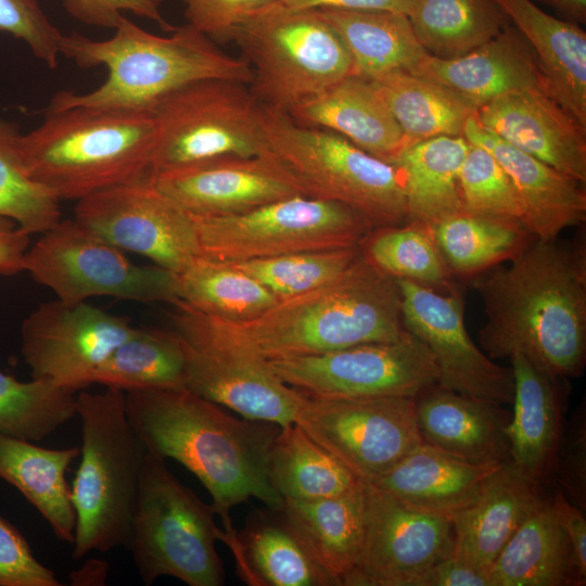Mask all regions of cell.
Masks as SVG:
<instances>
[{
  "label": "cell",
  "instance_id": "1",
  "mask_svg": "<svg viewBox=\"0 0 586 586\" xmlns=\"http://www.w3.org/2000/svg\"><path fill=\"white\" fill-rule=\"evenodd\" d=\"M486 322L479 332L491 359L522 355L555 377L586 365V247L534 239L487 276L475 279Z\"/></svg>",
  "mask_w": 586,
  "mask_h": 586
},
{
  "label": "cell",
  "instance_id": "2",
  "mask_svg": "<svg viewBox=\"0 0 586 586\" xmlns=\"http://www.w3.org/2000/svg\"><path fill=\"white\" fill-rule=\"evenodd\" d=\"M125 407L146 451L180 462L208 491L224 535L234 533L230 510L252 497L281 508L283 499L269 474L280 426L234 418L186 387L128 391Z\"/></svg>",
  "mask_w": 586,
  "mask_h": 586
},
{
  "label": "cell",
  "instance_id": "3",
  "mask_svg": "<svg viewBox=\"0 0 586 586\" xmlns=\"http://www.w3.org/2000/svg\"><path fill=\"white\" fill-rule=\"evenodd\" d=\"M155 140V117L144 111L47 109L42 123L27 133L0 119V146L60 202L149 179Z\"/></svg>",
  "mask_w": 586,
  "mask_h": 586
},
{
  "label": "cell",
  "instance_id": "4",
  "mask_svg": "<svg viewBox=\"0 0 586 586\" xmlns=\"http://www.w3.org/2000/svg\"><path fill=\"white\" fill-rule=\"evenodd\" d=\"M114 30L105 40L76 31L63 34L61 55L81 68L104 66L107 77L86 93L56 92L48 110L88 105L152 112L165 97L198 80L252 81L244 58L224 52L188 23L174 27L168 36H158L123 15Z\"/></svg>",
  "mask_w": 586,
  "mask_h": 586
},
{
  "label": "cell",
  "instance_id": "5",
  "mask_svg": "<svg viewBox=\"0 0 586 586\" xmlns=\"http://www.w3.org/2000/svg\"><path fill=\"white\" fill-rule=\"evenodd\" d=\"M235 324L266 360L328 353L406 336L398 283L362 255L340 277L281 300L254 320Z\"/></svg>",
  "mask_w": 586,
  "mask_h": 586
},
{
  "label": "cell",
  "instance_id": "6",
  "mask_svg": "<svg viewBox=\"0 0 586 586\" xmlns=\"http://www.w3.org/2000/svg\"><path fill=\"white\" fill-rule=\"evenodd\" d=\"M81 459L71 487L76 513L72 557L127 547L146 457L125 407V392L80 391L76 395Z\"/></svg>",
  "mask_w": 586,
  "mask_h": 586
},
{
  "label": "cell",
  "instance_id": "7",
  "mask_svg": "<svg viewBox=\"0 0 586 586\" xmlns=\"http://www.w3.org/2000/svg\"><path fill=\"white\" fill-rule=\"evenodd\" d=\"M262 125L270 152L307 196L343 204L373 228L407 221L403 179L394 164L263 104Z\"/></svg>",
  "mask_w": 586,
  "mask_h": 586
},
{
  "label": "cell",
  "instance_id": "8",
  "mask_svg": "<svg viewBox=\"0 0 586 586\" xmlns=\"http://www.w3.org/2000/svg\"><path fill=\"white\" fill-rule=\"evenodd\" d=\"M212 505L203 502L167 468L146 454L127 548L144 585L171 576L189 586L225 584L216 540L224 532Z\"/></svg>",
  "mask_w": 586,
  "mask_h": 586
},
{
  "label": "cell",
  "instance_id": "9",
  "mask_svg": "<svg viewBox=\"0 0 586 586\" xmlns=\"http://www.w3.org/2000/svg\"><path fill=\"white\" fill-rule=\"evenodd\" d=\"M229 40L251 66L255 98L284 113L355 74L345 46L316 10L267 4L240 22Z\"/></svg>",
  "mask_w": 586,
  "mask_h": 586
},
{
  "label": "cell",
  "instance_id": "10",
  "mask_svg": "<svg viewBox=\"0 0 586 586\" xmlns=\"http://www.w3.org/2000/svg\"><path fill=\"white\" fill-rule=\"evenodd\" d=\"M173 305L174 331L189 346L186 388L244 419L280 428L296 422L308 398L281 381L233 323L183 302Z\"/></svg>",
  "mask_w": 586,
  "mask_h": 586
},
{
  "label": "cell",
  "instance_id": "11",
  "mask_svg": "<svg viewBox=\"0 0 586 586\" xmlns=\"http://www.w3.org/2000/svg\"><path fill=\"white\" fill-rule=\"evenodd\" d=\"M152 113L156 140L150 176L219 157L271 153L262 104L246 84L198 80L165 97Z\"/></svg>",
  "mask_w": 586,
  "mask_h": 586
},
{
  "label": "cell",
  "instance_id": "12",
  "mask_svg": "<svg viewBox=\"0 0 586 586\" xmlns=\"http://www.w3.org/2000/svg\"><path fill=\"white\" fill-rule=\"evenodd\" d=\"M192 217L201 256L220 262L358 245L373 228L343 204L307 195L241 214Z\"/></svg>",
  "mask_w": 586,
  "mask_h": 586
},
{
  "label": "cell",
  "instance_id": "13",
  "mask_svg": "<svg viewBox=\"0 0 586 586\" xmlns=\"http://www.w3.org/2000/svg\"><path fill=\"white\" fill-rule=\"evenodd\" d=\"M25 271L66 303L93 296L140 303L178 301L174 272L133 264L124 251L74 218L60 220L28 247Z\"/></svg>",
  "mask_w": 586,
  "mask_h": 586
},
{
  "label": "cell",
  "instance_id": "14",
  "mask_svg": "<svg viewBox=\"0 0 586 586\" xmlns=\"http://www.w3.org/2000/svg\"><path fill=\"white\" fill-rule=\"evenodd\" d=\"M267 362L281 381L310 399L415 397L438 379L430 351L411 333L397 341Z\"/></svg>",
  "mask_w": 586,
  "mask_h": 586
},
{
  "label": "cell",
  "instance_id": "15",
  "mask_svg": "<svg viewBox=\"0 0 586 586\" xmlns=\"http://www.w3.org/2000/svg\"><path fill=\"white\" fill-rule=\"evenodd\" d=\"M295 423L366 484L423 443L415 397L308 398Z\"/></svg>",
  "mask_w": 586,
  "mask_h": 586
},
{
  "label": "cell",
  "instance_id": "16",
  "mask_svg": "<svg viewBox=\"0 0 586 586\" xmlns=\"http://www.w3.org/2000/svg\"><path fill=\"white\" fill-rule=\"evenodd\" d=\"M74 219L122 251L143 255L174 273L201 256L192 215L148 179L77 201Z\"/></svg>",
  "mask_w": 586,
  "mask_h": 586
},
{
  "label": "cell",
  "instance_id": "17",
  "mask_svg": "<svg viewBox=\"0 0 586 586\" xmlns=\"http://www.w3.org/2000/svg\"><path fill=\"white\" fill-rule=\"evenodd\" d=\"M135 330L126 317L86 302L38 305L23 321L21 353L33 379L78 392Z\"/></svg>",
  "mask_w": 586,
  "mask_h": 586
},
{
  "label": "cell",
  "instance_id": "18",
  "mask_svg": "<svg viewBox=\"0 0 586 586\" xmlns=\"http://www.w3.org/2000/svg\"><path fill=\"white\" fill-rule=\"evenodd\" d=\"M454 540L449 518L367 484L364 545L344 586H421L429 570L453 553Z\"/></svg>",
  "mask_w": 586,
  "mask_h": 586
},
{
  "label": "cell",
  "instance_id": "19",
  "mask_svg": "<svg viewBox=\"0 0 586 586\" xmlns=\"http://www.w3.org/2000/svg\"><path fill=\"white\" fill-rule=\"evenodd\" d=\"M396 281L404 326L430 351L438 371L437 383L467 396L511 404L512 370L494 362L472 341L466 329L460 293Z\"/></svg>",
  "mask_w": 586,
  "mask_h": 586
},
{
  "label": "cell",
  "instance_id": "20",
  "mask_svg": "<svg viewBox=\"0 0 586 586\" xmlns=\"http://www.w3.org/2000/svg\"><path fill=\"white\" fill-rule=\"evenodd\" d=\"M148 180L196 216L241 214L282 199L306 195L272 153L214 158L158 171Z\"/></svg>",
  "mask_w": 586,
  "mask_h": 586
},
{
  "label": "cell",
  "instance_id": "21",
  "mask_svg": "<svg viewBox=\"0 0 586 586\" xmlns=\"http://www.w3.org/2000/svg\"><path fill=\"white\" fill-rule=\"evenodd\" d=\"M487 131L540 160L575 181L586 182V128L546 89L500 94L477 109Z\"/></svg>",
  "mask_w": 586,
  "mask_h": 586
},
{
  "label": "cell",
  "instance_id": "22",
  "mask_svg": "<svg viewBox=\"0 0 586 586\" xmlns=\"http://www.w3.org/2000/svg\"><path fill=\"white\" fill-rule=\"evenodd\" d=\"M415 411L423 443L476 464L510 462L511 412L502 404L435 383L415 396Z\"/></svg>",
  "mask_w": 586,
  "mask_h": 586
},
{
  "label": "cell",
  "instance_id": "23",
  "mask_svg": "<svg viewBox=\"0 0 586 586\" xmlns=\"http://www.w3.org/2000/svg\"><path fill=\"white\" fill-rule=\"evenodd\" d=\"M462 136L500 163L517 192L521 222L536 239H557L585 221L586 193L579 182L487 131L476 115L468 119Z\"/></svg>",
  "mask_w": 586,
  "mask_h": 586
},
{
  "label": "cell",
  "instance_id": "24",
  "mask_svg": "<svg viewBox=\"0 0 586 586\" xmlns=\"http://www.w3.org/2000/svg\"><path fill=\"white\" fill-rule=\"evenodd\" d=\"M513 374V411L507 428L510 463L539 485L552 480L564 428L566 379L536 367L522 355L509 358Z\"/></svg>",
  "mask_w": 586,
  "mask_h": 586
},
{
  "label": "cell",
  "instance_id": "25",
  "mask_svg": "<svg viewBox=\"0 0 586 586\" xmlns=\"http://www.w3.org/2000/svg\"><path fill=\"white\" fill-rule=\"evenodd\" d=\"M545 498L542 485L510 462L501 464L487 477L477 497L451 518V556L488 574L508 540Z\"/></svg>",
  "mask_w": 586,
  "mask_h": 586
},
{
  "label": "cell",
  "instance_id": "26",
  "mask_svg": "<svg viewBox=\"0 0 586 586\" xmlns=\"http://www.w3.org/2000/svg\"><path fill=\"white\" fill-rule=\"evenodd\" d=\"M410 73L450 88L477 109L514 90L542 88L548 91L533 51L511 24L461 56L438 59L426 54Z\"/></svg>",
  "mask_w": 586,
  "mask_h": 586
},
{
  "label": "cell",
  "instance_id": "27",
  "mask_svg": "<svg viewBox=\"0 0 586 586\" xmlns=\"http://www.w3.org/2000/svg\"><path fill=\"white\" fill-rule=\"evenodd\" d=\"M297 123L337 133L388 163L408 146L375 84L352 74L292 107Z\"/></svg>",
  "mask_w": 586,
  "mask_h": 586
},
{
  "label": "cell",
  "instance_id": "28",
  "mask_svg": "<svg viewBox=\"0 0 586 586\" xmlns=\"http://www.w3.org/2000/svg\"><path fill=\"white\" fill-rule=\"evenodd\" d=\"M221 540L251 586H335L281 508L253 511L241 531Z\"/></svg>",
  "mask_w": 586,
  "mask_h": 586
},
{
  "label": "cell",
  "instance_id": "29",
  "mask_svg": "<svg viewBox=\"0 0 586 586\" xmlns=\"http://www.w3.org/2000/svg\"><path fill=\"white\" fill-rule=\"evenodd\" d=\"M533 51L549 94L586 128V33L533 0H496Z\"/></svg>",
  "mask_w": 586,
  "mask_h": 586
},
{
  "label": "cell",
  "instance_id": "30",
  "mask_svg": "<svg viewBox=\"0 0 586 586\" xmlns=\"http://www.w3.org/2000/svg\"><path fill=\"white\" fill-rule=\"evenodd\" d=\"M501 464H476L422 443L373 485L416 509L451 518Z\"/></svg>",
  "mask_w": 586,
  "mask_h": 586
},
{
  "label": "cell",
  "instance_id": "31",
  "mask_svg": "<svg viewBox=\"0 0 586 586\" xmlns=\"http://www.w3.org/2000/svg\"><path fill=\"white\" fill-rule=\"evenodd\" d=\"M489 586H582L573 547L550 497L523 521L488 571Z\"/></svg>",
  "mask_w": 586,
  "mask_h": 586
},
{
  "label": "cell",
  "instance_id": "32",
  "mask_svg": "<svg viewBox=\"0 0 586 586\" xmlns=\"http://www.w3.org/2000/svg\"><path fill=\"white\" fill-rule=\"evenodd\" d=\"M281 509L335 586H344L364 545L367 484L330 498L283 500Z\"/></svg>",
  "mask_w": 586,
  "mask_h": 586
},
{
  "label": "cell",
  "instance_id": "33",
  "mask_svg": "<svg viewBox=\"0 0 586 586\" xmlns=\"http://www.w3.org/2000/svg\"><path fill=\"white\" fill-rule=\"evenodd\" d=\"M78 447L50 449L0 433V477L39 511L60 540L74 542L76 513L66 482Z\"/></svg>",
  "mask_w": 586,
  "mask_h": 586
},
{
  "label": "cell",
  "instance_id": "34",
  "mask_svg": "<svg viewBox=\"0 0 586 586\" xmlns=\"http://www.w3.org/2000/svg\"><path fill=\"white\" fill-rule=\"evenodd\" d=\"M345 46L354 72L377 79L412 72L428 54L407 14L393 11L316 9Z\"/></svg>",
  "mask_w": 586,
  "mask_h": 586
},
{
  "label": "cell",
  "instance_id": "35",
  "mask_svg": "<svg viewBox=\"0 0 586 586\" xmlns=\"http://www.w3.org/2000/svg\"><path fill=\"white\" fill-rule=\"evenodd\" d=\"M469 142L441 136L405 148L392 164L400 171L407 221L428 226L462 211L459 175Z\"/></svg>",
  "mask_w": 586,
  "mask_h": 586
},
{
  "label": "cell",
  "instance_id": "36",
  "mask_svg": "<svg viewBox=\"0 0 586 586\" xmlns=\"http://www.w3.org/2000/svg\"><path fill=\"white\" fill-rule=\"evenodd\" d=\"M371 80V79H370ZM408 145L441 136H462L477 106L450 88L400 71L372 80Z\"/></svg>",
  "mask_w": 586,
  "mask_h": 586
},
{
  "label": "cell",
  "instance_id": "37",
  "mask_svg": "<svg viewBox=\"0 0 586 586\" xmlns=\"http://www.w3.org/2000/svg\"><path fill=\"white\" fill-rule=\"evenodd\" d=\"M189 346L174 330L135 328L95 369L91 384L124 392L186 387Z\"/></svg>",
  "mask_w": 586,
  "mask_h": 586
},
{
  "label": "cell",
  "instance_id": "38",
  "mask_svg": "<svg viewBox=\"0 0 586 586\" xmlns=\"http://www.w3.org/2000/svg\"><path fill=\"white\" fill-rule=\"evenodd\" d=\"M429 227L453 277H477L536 239L519 220L463 209Z\"/></svg>",
  "mask_w": 586,
  "mask_h": 586
},
{
  "label": "cell",
  "instance_id": "39",
  "mask_svg": "<svg viewBox=\"0 0 586 586\" xmlns=\"http://www.w3.org/2000/svg\"><path fill=\"white\" fill-rule=\"evenodd\" d=\"M269 474L283 500L341 496L364 484L297 423L280 428L269 455Z\"/></svg>",
  "mask_w": 586,
  "mask_h": 586
},
{
  "label": "cell",
  "instance_id": "40",
  "mask_svg": "<svg viewBox=\"0 0 586 586\" xmlns=\"http://www.w3.org/2000/svg\"><path fill=\"white\" fill-rule=\"evenodd\" d=\"M177 302L230 323L254 320L279 300L231 263L195 257L175 273Z\"/></svg>",
  "mask_w": 586,
  "mask_h": 586
},
{
  "label": "cell",
  "instance_id": "41",
  "mask_svg": "<svg viewBox=\"0 0 586 586\" xmlns=\"http://www.w3.org/2000/svg\"><path fill=\"white\" fill-rule=\"evenodd\" d=\"M407 16L422 48L438 59L461 56L510 24L496 0H415Z\"/></svg>",
  "mask_w": 586,
  "mask_h": 586
},
{
  "label": "cell",
  "instance_id": "42",
  "mask_svg": "<svg viewBox=\"0 0 586 586\" xmlns=\"http://www.w3.org/2000/svg\"><path fill=\"white\" fill-rule=\"evenodd\" d=\"M364 258L395 280L440 292L457 290L428 225L406 221L372 228L359 242Z\"/></svg>",
  "mask_w": 586,
  "mask_h": 586
},
{
  "label": "cell",
  "instance_id": "43",
  "mask_svg": "<svg viewBox=\"0 0 586 586\" xmlns=\"http://www.w3.org/2000/svg\"><path fill=\"white\" fill-rule=\"evenodd\" d=\"M74 417L76 392L47 380L21 382L0 371V433L38 442Z\"/></svg>",
  "mask_w": 586,
  "mask_h": 586
},
{
  "label": "cell",
  "instance_id": "44",
  "mask_svg": "<svg viewBox=\"0 0 586 586\" xmlns=\"http://www.w3.org/2000/svg\"><path fill=\"white\" fill-rule=\"evenodd\" d=\"M360 255L358 244L228 263L255 278L281 301L331 282L345 272Z\"/></svg>",
  "mask_w": 586,
  "mask_h": 586
},
{
  "label": "cell",
  "instance_id": "45",
  "mask_svg": "<svg viewBox=\"0 0 586 586\" xmlns=\"http://www.w3.org/2000/svg\"><path fill=\"white\" fill-rule=\"evenodd\" d=\"M468 142L459 175L463 211L521 221V206L506 170L487 149Z\"/></svg>",
  "mask_w": 586,
  "mask_h": 586
},
{
  "label": "cell",
  "instance_id": "46",
  "mask_svg": "<svg viewBox=\"0 0 586 586\" xmlns=\"http://www.w3.org/2000/svg\"><path fill=\"white\" fill-rule=\"evenodd\" d=\"M0 217L29 234L42 233L61 220L60 201L30 180L0 146Z\"/></svg>",
  "mask_w": 586,
  "mask_h": 586
},
{
  "label": "cell",
  "instance_id": "47",
  "mask_svg": "<svg viewBox=\"0 0 586 586\" xmlns=\"http://www.w3.org/2000/svg\"><path fill=\"white\" fill-rule=\"evenodd\" d=\"M0 30L24 41L47 67H58L63 33L48 17L39 0H0Z\"/></svg>",
  "mask_w": 586,
  "mask_h": 586
},
{
  "label": "cell",
  "instance_id": "48",
  "mask_svg": "<svg viewBox=\"0 0 586 586\" xmlns=\"http://www.w3.org/2000/svg\"><path fill=\"white\" fill-rule=\"evenodd\" d=\"M552 480L573 505L586 511V408L584 402L564 423Z\"/></svg>",
  "mask_w": 586,
  "mask_h": 586
},
{
  "label": "cell",
  "instance_id": "49",
  "mask_svg": "<svg viewBox=\"0 0 586 586\" xmlns=\"http://www.w3.org/2000/svg\"><path fill=\"white\" fill-rule=\"evenodd\" d=\"M55 573L34 556L20 531L0 517V586H60Z\"/></svg>",
  "mask_w": 586,
  "mask_h": 586
},
{
  "label": "cell",
  "instance_id": "50",
  "mask_svg": "<svg viewBox=\"0 0 586 586\" xmlns=\"http://www.w3.org/2000/svg\"><path fill=\"white\" fill-rule=\"evenodd\" d=\"M278 0H181L187 23L217 41L229 40L232 29L251 13Z\"/></svg>",
  "mask_w": 586,
  "mask_h": 586
},
{
  "label": "cell",
  "instance_id": "51",
  "mask_svg": "<svg viewBox=\"0 0 586 586\" xmlns=\"http://www.w3.org/2000/svg\"><path fill=\"white\" fill-rule=\"evenodd\" d=\"M165 0H62L65 11L78 22L97 27L114 29L124 12L155 22L165 31L170 25L162 15Z\"/></svg>",
  "mask_w": 586,
  "mask_h": 586
},
{
  "label": "cell",
  "instance_id": "52",
  "mask_svg": "<svg viewBox=\"0 0 586 586\" xmlns=\"http://www.w3.org/2000/svg\"><path fill=\"white\" fill-rule=\"evenodd\" d=\"M556 518L564 530L583 574L586 575V519L585 512L573 505L560 489L550 496Z\"/></svg>",
  "mask_w": 586,
  "mask_h": 586
},
{
  "label": "cell",
  "instance_id": "53",
  "mask_svg": "<svg viewBox=\"0 0 586 586\" xmlns=\"http://www.w3.org/2000/svg\"><path fill=\"white\" fill-rule=\"evenodd\" d=\"M421 586H489L488 574L454 556L433 565Z\"/></svg>",
  "mask_w": 586,
  "mask_h": 586
},
{
  "label": "cell",
  "instance_id": "54",
  "mask_svg": "<svg viewBox=\"0 0 586 586\" xmlns=\"http://www.w3.org/2000/svg\"><path fill=\"white\" fill-rule=\"evenodd\" d=\"M29 235L13 220L0 217V276L10 277L25 271Z\"/></svg>",
  "mask_w": 586,
  "mask_h": 586
},
{
  "label": "cell",
  "instance_id": "55",
  "mask_svg": "<svg viewBox=\"0 0 586 586\" xmlns=\"http://www.w3.org/2000/svg\"><path fill=\"white\" fill-rule=\"evenodd\" d=\"M415 0H278L276 3L290 9H339L393 11L408 14Z\"/></svg>",
  "mask_w": 586,
  "mask_h": 586
},
{
  "label": "cell",
  "instance_id": "56",
  "mask_svg": "<svg viewBox=\"0 0 586 586\" xmlns=\"http://www.w3.org/2000/svg\"><path fill=\"white\" fill-rule=\"evenodd\" d=\"M559 14L560 17L576 24L586 22V0H537Z\"/></svg>",
  "mask_w": 586,
  "mask_h": 586
}]
</instances>
